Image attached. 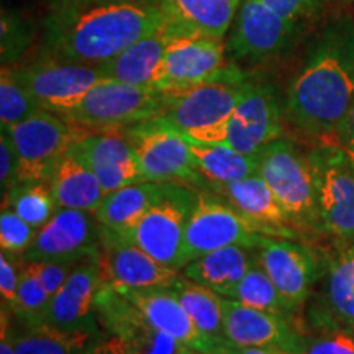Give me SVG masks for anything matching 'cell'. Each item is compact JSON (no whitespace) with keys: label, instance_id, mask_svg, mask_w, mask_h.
<instances>
[{"label":"cell","instance_id":"cell-12","mask_svg":"<svg viewBox=\"0 0 354 354\" xmlns=\"http://www.w3.org/2000/svg\"><path fill=\"white\" fill-rule=\"evenodd\" d=\"M284 117L286 112L276 87L250 77L240 102L227 122L223 145L256 158L269 143L284 136Z\"/></svg>","mask_w":354,"mask_h":354},{"label":"cell","instance_id":"cell-7","mask_svg":"<svg viewBox=\"0 0 354 354\" xmlns=\"http://www.w3.org/2000/svg\"><path fill=\"white\" fill-rule=\"evenodd\" d=\"M315 180L318 232L333 240L354 238V161L335 145L310 149Z\"/></svg>","mask_w":354,"mask_h":354},{"label":"cell","instance_id":"cell-10","mask_svg":"<svg viewBox=\"0 0 354 354\" xmlns=\"http://www.w3.org/2000/svg\"><path fill=\"white\" fill-rule=\"evenodd\" d=\"M190 185L169 183L162 197L146 212L128 238L161 264L183 271V245L189 218L197 202Z\"/></svg>","mask_w":354,"mask_h":354},{"label":"cell","instance_id":"cell-43","mask_svg":"<svg viewBox=\"0 0 354 354\" xmlns=\"http://www.w3.org/2000/svg\"><path fill=\"white\" fill-rule=\"evenodd\" d=\"M269 7L274 8L287 20L300 24L302 20L315 15L322 6V0H264Z\"/></svg>","mask_w":354,"mask_h":354},{"label":"cell","instance_id":"cell-1","mask_svg":"<svg viewBox=\"0 0 354 354\" xmlns=\"http://www.w3.org/2000/svg\"><path fill=\"white\" fill-rule=\"evenodd\" d=\"M354 104V24L331 21L312 39L286 97V118L317 145H331Z\"/></svg>","mask_w":354,"mask_h":354},{"label":"cell","instance_id":"cell-14","mask_svg":"<svg viewBox=\"0 0 354 354\" xmlns=\"http://www.w3.org/2000/svg\"><path fill=\"white\" fill-rule=\"evenodd\" d=\"M94 307L102 328L117 335L128 354H201L153 326L136 305L112 286L102 282Z\"/></svg>","mask_w":354,"mask_h":354},{"label":"cell","instance_id":"cell-38","mask_svg":"<svg viewBox=\"0 0 354 354\" xmlns=\"http://www.w3.org/2000/svg\"><path fill=\"white\" fill-rule=\"evenodd\" d=\"M300 354H354V328L315 331Z\"/></svg>","mask_w":354,"mask_h":354},{"label":"cell","instance_id":"cell-2","mask_svg":"<svg viewBox=\"0 0 354 354\" xmlns=\"http://www.w3.org/2000/svg\"><path fill=\"white\" fill-rule=\"evenodd\" d=\"M165 24L161 3L131 0H55L44 21L43 56L105 66Z\"/></svg>","mask_w":354,"mask_h":354},{"label":"cell","instance_id":"cell-4","mask_svg":"<svg viewBox=\"0 0 354 354\" xmlns=\"http://www.w3.org/2000/svg\"><path fill=\"white\" fill-rule=\"evenodd\" d=\"M256 162L258 174L271 187L297 232L320 234L310 149L282 136L266 146Z\"/></svg>","mask_w":354,"mask_h":354},{"label":"cell","instance_id":"cell-49","mask_svg":"<svg viewBox=\"0 0 354 354\" xmlns=\"http://www.w3.org/2000/svg\"><path fill=\"white\" fill-rule=\"evenodd\" d=\"M344 2H354V0H344Z\"/></svg>","mask_w":354,"mask_h":354},{"label":"cell","instance_id":"cell-18","mask_svg":"<svg viewBox=\"0 0 354 354\" xmlns=\"http://www.w3.org/2000/svg\"><path fill=\"white\" fill-rule=\"evenodd\" d=\"M258 263L284 297L304 313L323 269V254L292 238L266 236L258 248Z\"/></svg>","mask_w":354,"mask_h":354},{"label":"cell","instance_id":"cell-9","mask_svg":"<svg viewBox=\"0 0 354 354\" xmlns=\"http://www.w3.org/2000/svg\"><path fill=\"white\" fill-rule=\"evenodd\" d=\"M6 130L19 158V183H48L57 161L87 131L43 109Z\"/></svg>","mask_w":354,"mask_h":354},{"label":"cell","instance_id":"cell-6","mask_svg":"<svg viewBox=\"0 0 354 354\" xmlns=\"http://www.w3.org/2000/svg\"><path fill=\"white\" fill-rule=\"evenodd\" d=\"M162 102L165 94L156 87L107 77L63 117L84 130H122L161 115Z\"/></svg>","mask_w":354,"mask_h":354},{"label":"cell","instance_id":"cell-24","mask_svg":"<svg viewBox=\"0 0 354 354\" xmlns=\"http://www.w3.org/2000/svg\"><path fill=\"white\" fill-rule=\"evenodd\" d=\"M205 189L223 197L238 212L258 223L269 236L292 238V240L299 238L300 233L292 223L290 216L259 174L228 184L209 183Z\"/></svg>","mask_w":354,"mask_h":354},{"label":"cell","instance_id":"cell-32","mask_svg":"<svg viewBox=\"0 0 354 354\" xmlns=\"http://www.w3.org/2000/svg\"><path fill=\"white\" fill-rule=\"evenodd\" d=\"M189 148L197 167L212 184H228L258 174L256 158L246 156L228 145L189 143Z\"/></svg>","mask_w":354,"mask_h":354},{"label":"cell","instance_id":"cell-37","mask_svg":"<svg viewBox=\"0 0 354 354\" xmlns=\"http://www.w3.org/2000/svg\"><path fill=\"white\" fill-rule=\"evenodd\" d=\"M37 233V228L26 223L12 209L2 207V215H0V246H2L3 253L21 258L33 243Z\"/></svg>","mask_w":354,"mask_h":354},{"label":"cell","instance_id":"cell-46","mask_svg":"<svg viewBox=\"0 0 354 354\" xmlns=\"http://www.w3.org/2000/svg\"><path fill=\"white\" fill-rule=\"evenodd\" d=\"M12 313L2 307V333H0V354H17L12 339Z\"/></svg>","mask_w":354,"mask_h":354},{"label":"cell","instance_id":"cell-29","mask_svg":"<svg viewBox=\"0 0 354 354\" xmlns=\"http://www.w3.org/2000/svg\"><path fill=\"white\" fill-rule=\"evenodd\" d=\"M48 183L57 209L95 212L105 197L99 177L71 151L57 161Z\"/></svg>","mask_w":354,"mask_h":354},{"label":"cell","instance_id":"cell-39","mask_svg":"<svg viewBox=\"0 0 354 354\" xmlns=\"http://www.w3.org/2000/svg\"><path fill=\"white\" fill-rule=\"evenodd\" d=\"M25 263H28L39 282L53 297L64 286L79 261H25Z\"/></svg>","mask_w":354,"mask_h":354},{"label":"cell","instance_id":"cell-17","mask_svg":"<svg viewBox=\"0 0 354 354\" xmlns=\"http://www.w3.org/2000/svg\"><path fill=\"white\" fill-rule=\"evenodd\" d=\"M102 282L115 289H171L180 272L161 264L130 238L100 225Z\"/></svg>","mask_w":354,"mask_h":354},{"label":"cell","instance_id":"cell-13","mask_svg":"<svg viewBox=\"0 0 354 354\" xmlns=\"http://www.w3.org/2000/svg\"><path fill=\"white\" fill-rule=\"evenodd\" d=\"M227 48L225 38L172 35L154 87L161 92H176L223 76L233 68L227 61Z\"/></svg>","mask_w":354,"mask_h":354},{"label":"cell","instance_id":"cell-40","mask_svg":"<svg viewBox=\"0 0 354 354\" xmlns=\"http://www.w3.org/2000/svg\"><path fill=\"white\" fill-rule=\"evenodd\" d=\"M21 258L3 253L0 254V297L2 307L12 312L17 302V292L20 286Z\"/></svg>","mask_w":354,"mask_h":354},{"label":"cell","instance_id":"cell-25","mask_svg":"<svg viewBox=\"0 0 354 354\" xmlns=\"http://www.w3.org/2000/svg\"><path fill=\"white\" fill-rule=\"evenodd\" d=\"M243 0H161L171 32L225 38Z\"/></svg>","mask_w":354,"mask_h":354},{"label":"cell","instance_id":"cell-16","mask_svg":"<svg viewBox=\"0 0 354 354\" xmlns=\"http://www.w3.org/2000/svg\"><path fill=\"white\" fill-rule=\"evenodd\" d=\"M299 25L277 13L264 0H243L233 20L228 50L236 59L269 61L289 50Z\"/></svg>","mask_w":354,"mask_h":354},{"label":"cell","instance_id":"cell-48","mask_svg":"<svg viewBox=\"0 0 354 354\" xmlns=\"http://www.w3.org/2000/svg\"><path fill=\"white\" fill-rule=\"evenodd\" d=\"M131 2H141V3H161V0H131Z\"/></svg>","mask_w":354,"mask_h":354},{"label":"cell","instance_id":"cell-36","mask_svg":"<svg viewBox=\"0 0 354 354\" xmlns=\"http://www.w3.org/2000/svg\"><path fill=\"white\" fill-rule=\"evenodd\" d=\"M50 302L51 295L44 289L28 263L21 259L20 286L17 292L15 307L10 313L20 323H39L44 322Z\"/></svg>","mask_w":354,"mask_h":354},{"label":"cell","instance_id":"cell-31","mask_svg":"<svg viewBox=\"0 0 354 354\" xmlns=\"http://www.w3.org/2000/svg\"><path fill=\"white\" fill-rule=\"evenodd\" d=\"M171 292L179 299L185 312L202 333L212 338L227 339L223 320V295L216 294L215 290L198 282L190 281L183 272L176 284L171 287Z\"/></svg>","mask_w":354,"mask_h":354},{"label":"cell","instance_id":"cell-28","mask_svg":"<svg viewBox=\"0 0 354 354\" xmlns=\"http://www.w3.org/2000/svg\"><path fill=\"white\" fill-rule=\"evenodd\" d=\"M169 183L143 180L105 194L94 212L102 227L130 236L136 225L166 192Z\"/></svg>","mask_w":354,"mask_h":354},{"label":"cell","instance_id":"cell-44","mask_svg":"<svg viewBox=\"0 0 354 354\" xmlns=\"http://www.w3.org/2000/svg\"><path fill=\"white\" fill-rule=\"evenodd\" d=\"M331 145L343 149V151L354 161V104L353 107L349 109L346 117H344L342 125L336 130V135Z\"/></svg>","mask_w":354,"mask_h":354},{"label":"cell","instance_id":"cell-3","mask_svg":"<svg viewBox=\"0 0 354 354\" xmlns=\"http://www.w3.org/2000/svg\"><path fill=\"white\" fill-rule=\"evenodd\" d=\"M250 76L238 66L223 76L176 92H162L161 115L189 143L223 145L227 122L240 102Z\"/></svg>","mask_w":354,"mask_h":354},{"label":"cell","instance_id":"cell-11","mask_svg":"<svg viewBox=\"0 0 354 354\" xmlns=\"http://www.w3.org/2000/svg\"><path fill=\"white\" fill-rule=\"evenodd\" d=\"M307 330L354 328V238L338 241L304 308Z\"/></svg>","mask_w":354,"mask_h":354},{"label":"cell","instance_id":"cell-33","mask_svg":"<svg viewBox=\"0 0 354 354\" xmlns=\"http://www.w3.org/2000/svg\"><path fill=\"white\" fill-rule=\"evenodd\" d=\"M233 299L238 302L248 305L251 308L263 310V312L274 313V315H281L292 320L304 322V313L299 312L297 308L287 300L284 295L279 292L272 279L268 276V272L261 268V264L256 263L251 266L246 276L241 279L234 290ZM305 323V322H304Z\"/></svg>","mask_w":354,"mask_h":354},{"label":"cell","instance_id":"cell-20","mask_svg":"<svg viewBox=\"0 0 354 354\" xmlns=\"http://www.w3.org/2000/svg\"><path fill=\"white\" fill-rule=\"evenodd\" d=\"M100 253V223L94 212L57 209L37 236L24 261H81Z\"/></svg>","mask_w":354,"mask_h":354},{"label":"cell","instance_id":"cell-27","mask_svg":"<svg viewBox=\"0 0 354 354\" xmlns=\"http://www.w3.org/2000/svg\"><path fill=\"white\" fill-rule=\"evenodd\" d=\"M172 35L174 33L165 21L154 32L145 35L110 63L102 66L105 76L133 86L154 87Z\"/></svg>","mask_w":354,"mask_h":354},{"label":"cell","instance_id":"cell-8","mask_svg":"<svg viewBox=\"0 0 354 354\" xmlns=\"http://www.w3.org/2000/svg\"><path fill=\"white\" fill-rule=\"evenodd\" d=\"M266 236L269 234L258 223L238 212L223 197L209 189H198L196 207L185 228L184 266L220 248H259Z\"/></svg>","mask_w":354,"mask_h":354},{"label":"cell","instance_id":"cell-19","mask_svg":"<svg viewBox=\"0 0 354 354\" xmlns=\"http://www.w3.org/2000/svg\"><path fill=\"white\" fill-rule=\"evenodd\" d=\"M225 336L234 348H277L300 354L307 343V326L263 310L251 308L233 297H223Z\"/></svg>","mask_w":354,"mask_h":354},{"label":"cell","instance_id":"cell-5","mask_svg":"<svg viewBox=\"0 0 354 354\" xmlns=\"http://www.w3.org/2000/svg\"><path fill=\"white\" fill-rule=\"evenodd\" d=\"M138 158L145 180L179 183L205 189L209 180L196 165L189 143L162 115L123 128Z\"/></svg>","mask_w":354,"mask_h":354},{"label":"cell","instance_id":"cell-34","mask_svg":"<svg viewBox=\"0 0 354 354\" xmlns=\"http://www.w3.org/2000/svg\"><path fill=\"white\" fill-rule=\"evenodd\" d=\"M8 207L33 228L39 230L56 214L57 205L50 183H19L2 196Z\"/></svg>","mask_w":354,"mask_h":354},{"label":"cell","instance_id":"cell-47","mask_svg":"<svg viewBox=\"0 0 354 354\" xmlns=\"http://www.w3.org/2000/svg\"><path fill=\"white\" fill-rule=\"evenodd\" d=\"M233 354H292L277 348H236Z\"/></svg>","mask_w":354,"mask_h":354},{"label":"cell","instance_id":"cell-35","mask_svg":"<svg viewBox=\"0 0 354 354\" xmlns=\"http://www.w3.org/2000/svg\"><path fill=\"white\" fill-rule=\"evenodd\" d=\"M41 107L21 82L15 68L3 66L0 74V125L8 128L26 120Z\"/></svg>","mask_w":354,"mask_h":354},{"label":"cell","instance_id":"cell-42","mask_svg":"<svg viewBox=\"0 0 354 354\" xmlns=\"http://www.w3.org/2000/svg\"><path fill=\"white\" fill-rule=\"evenodd\" d=\"M28 44V38L21 33L20 21L13 24L12 17L3 13L2 15V63L3 66L10 64L21 55L25 46Z\"/></svg>","mask_w":354,"mask_h":354},{"label":"cell","instance_id":"cell-26","mask_svg":"<svg viewBox=\"0 0 354 354\" xmlns=\"http://www.w3.org/2000/svg\"><path fill=\"white\" fill-rule=\"evenodd\" d=\"M256 261L258 248L232 245L190 261L183 268V274L223 297H233L238 284Z\"/></svg>","mask_w":354,"mask_h":354},{"label":"cell","instance_id":"cell-30","mask_svg":"<svg viewBox=\"0 0 354 354\" xmlns=\"http://www.w3.org/2000/svg\"><path fill=\"white\" fill-rule=\"evenodd\" d=\"M99 335L92 330H63L46 322L13 326L12 339L17 354H82Z\"/></svg>","mask_w":354,"mask_h":354},{"label":"cell","instance_id":"cell-15","mask_svg":"<svg viewBox=\"0 0 354 354\" xmlns=\"http://www.w3.org/2000/svg\"><path fill=\"white\" fill-rule=\"evenodd\" d=\"M17 74L43 110L66 115L88 91L107 79L102 66H88L41 56Z\"/></svg>","mask_w":354,"mask_h":354},{"label":"cell","instance_id":"cell-23","mask_svg":"<svg viewBox=\"0 0 354 354\" xmlns=\"http://www.w3.org/2000/svg\"><path fill=\"white\" fill-rule=\"evenodd\" d=\"M99 254L79 261L64 286L51 297L44 322L63 330L99 331L94 307L102 286Z\"/></svg>","mask_w":354,"mask_h":354},{"label":"cell","instance_id":"cell-22","mask_svg":"<svg viewBox=\"0 0 354 354\" xmlns=\"http://www.w3.org/2000/svg\"><path fill=\"white\" fill-rule=\"evenodd\" d=\"M136 305L146 320L201 354H233L236 348L228 339L202 333L171 289H117Z\"/></svg>","mask_w":354,"mask_h":354},{"label":"cell","instance_id":"cell-21","mask_svg":"<svg viewBox=\"0 0 354 354\" xmlns=\"http://www.w3.org/2000/svg\"><path fill=\"white\" fill-rule=\"evenodd\" d=\"M69 151L99 177L105 194L145 180L123 128L87 130Z\"/></svg>","mask_w":354,"mask_h":354},{"label":"cell","instance_id":"cell-45","mask_svg":"<svg viewBox=\"0 0 354 354\" xmlns=\"http://www.w3.org/2000/svg\"><path fill=\"white\" fill-rule=\"evenodd\" d=\"M82 354H128L125 344L117 335L97 336Z\"/></svg>","mask_w":354,"mask_h":354},{"label":"cell","instance_id":"cell-41","mask_svg":"<svg viewBox=\"0 0 354 354\" xmlns=\"http://www.w3.org/2000/svg\"><path fill=\"white\" fill-rule=\"evenodd\" d=\"M19 184V158H17L15 146L6 128H2L0 135V185L2 196L12 187Z\"/></svg>","mask_w":354,"mask_h":354}]
</instances>
